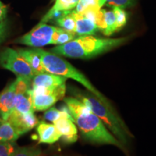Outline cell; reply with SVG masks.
<instances>
[{"label":"cell","mask_w":156,"mask_h":156,"mask_svg":"<svg viewBox=\"0 0 156 156\" xmlns=\"http://www.w3.org/2000/svg\"><path fill=\"white\" fill-rule=\"evenodd\" d=\"M31 93V91H30ZM66 93V84L41 94L32 95L33 108L34 112L46 111L54 106L58 101L64 98Z\"/></svg>","instance_id":"obj_8"},{"label":"cell","mask_w":156,"mask_h":156,"mask_svg":"<svg viewBox=\"0 0 156 156\" xmlns=\"http://www.w3.org/2000/svg\"><path fill=\"white\" fill-rule=\"evenodd\" d=\"M79 0H55L53 7L43 17L40 23H47L51 20L73 11L77 5Z\"/></svg>","instance_id":"obj_12"},{"label":"cell","mask_w":156,"mask_h":156,"mask_svg":"<svg viewBox=\"0 0 156 156\" xmlns=\"http://www.w3.org/2000/svg\"><path fill=\"white\" fill-rule=\"evenodd\" d=\"M0 66L11 71L17 77H23L32 80L35 74L32 68L21 56L18 51L6 47L0 51Z\"/></svg>","instance_id":"obj_6"},{"label":"cell","mask_w":156,"mask_h":156,"mask_svg":"<svg viewBox=\"0 0 156 156\" xmlns=\"http://www.w3.org/2000/svg\"><path fill=\"white\" fill-rule=\"evenodd\" d=\"M17 51L32 68L35 75L46 73V71L44 67L41 56L34 50V48H19Z\"/></svg>","instance_id":"obj_16"},{"label":"cell","mask_w":156,"mask_h":156,"mask_svg":"<svg viewBox=\"0 0 156 156\" xmlns=\"http://www.w3.org/2000/svg\"><path fill=\"white\" fill-rule=\"evenodd\" d=\"M2 119L1 117H0V122H2Z\"/></svg>","instance_id":"obj_28"},{"label":"cell","mask_w":156,"mask_h":156,"mask_svg":"<svg viewBox=\"0 0 156 156\" xmlns=\"http://www.w3.org/2000/svg\"><path fill=\"white\" fill-rule=\"evenodd\" d=\"M67 78L48 72L34 76L31 81V87H41L47 89H54L65 84Z\"/></svg>","instance_id":"obj_13"},{"label":"cell","mask_w":156,"mask_h":156,"mask_svg":"<svg viewBox=\"0 0 156 156\" xmlns=\"http://www.w3.org/2000/svg\"><path fill=\"white\" fill-rule=\"evenodd\" d=\"M36 132L38 136V143L53 144L61 138V134L54 124L39 122L36 126Z\"/></svg>","instance_id":"obj_15"},{"label":"cell","mask_w":156,"mask_h":156,"mask_svg":"<svg viewBox=\"0 0 156 156\" xmlns=\"http://www.w3.org/2000/svg\"><path fill=\"white\" fill-rule=\"evenodd\" d=\"M34 48L41 56L46 72L63 76L66 78H70L78 82L81 85H83L89 92L93 93L98 98L100 99L101 102H103L107 106L113 108L112 106H111L109 101L104 96V95H103L98 90L93 86V84L90 82L86 76L77 69H76L75 67H73L69 62L52 52L47 51L41 48Z\"/></svg>","instance_id":"obj_3"},{"label":"cell","mask_w":156,"mask_h":156,"mask_svg":"<svg viewBox=\"0 0 156 156\" xmlns=\"http://www.w3.org/2000/svg\"><path fill=\"white\" fill-rule=\"evenodd\" d=\"M127 37L117 38H97L93 35L77 36L64 44L57 45L51 52L69 58L87 59L118 47L127 41Z\"/></svg>","instance_id":"obj_1"},{"label":"cell","mask_w":156,"mask_h":156,"mask_svg":"<svg viewBox=\"0 0 156 156\" xmlns=\"http://www.w3.org/2000/svg\"><path fill=\"white\" fill-rule=\"evenodd\" d=\"M69 114H70V113L69 110H68L67 107L66 106V105H64V106H62L60 109H58L55 108V107L52 106L47 109V110H46L44 114V118L46 120L48 121V122L54 123L58 119H59L60 117Z\"/></svg>","instance_id":"obj_22"},{"label":"cell","mask_w":156,"mask_h":156,"mask_svg":"<svg viewBox=\"0 0 156 156\" xmlns=\"http://www.w3.org/2000/svg\"><path fill=\"white\" fill-rule=\"evenodd\" d=\"M74 122L75 120L70 114L62 116L54 122L58 132L61 134L62 140L66 143H74L78 139L77 128Z\"/></svg>","instance_id":"obj_10"},{"label":"cell","mask_w":156,"mask_h":156,"mask_svg":"<svg viewBox=\"0 0 156 156\" xmlns=\"http://www.w3.org/2000/svg\"><path fill=\"white\" fill-rule=\"evenodd\" d=\"M76 23L75 34L77 36L94 35L98 31L97 26L92 19L85 12H76L71 11Z\"/></svg>","instance_id":"obj_14"},{"label":"cell","mask_w":156,"mask_h":156,"mask_svg":"<svg viewBox=\"0 0 156 156\" xmlns=\"http://www.w3.org/2000/svg\"><path fill=\"white\" fill-rule=\"evenodd\" d=\"M73 119L85 140L93 143L113 145L126 153L124 145L108 131L101 119L93 112Z\"/></svg>","instance_id":"obj_4"},{"label":"cell","mask_w":156,"mask_h":156,"mask_svg":"<svg viewBox=\"0 0 156 156\" xmlns=\"http://www.w3.org/2000/svg\"><path fill=\"white\" fill-rule=\"evenodd\" d=\"M58 27L49 25L47 23H40L30 32L20 37L15 43L25 45L33 48H41L54 44V36Z\"/></svg>","instance_id":"obj_7"},{"label":"cell","mask_w":156,"mask_h":156,"mask_svg":"<svg viewBox=\"0 0 156 156\" xmlns=\"http://www.w3.org/2000/svg\"><path fill=\"white\" fill-rule=\"evenodd\" d=\"M105 5L108 7H119L122 9L132 7L135 0H104Z\"/></svg>","instance_id":"obj_25"},{"label":"cell","mask_w":156,"mask_h":156,"mask_svg":"<svg viewBox=\"0 0 156 156\" xmlns=\"http://www.w3.org/2000/svg\"><path fill=\"white\" fill-rule=\"evenodd\" d=\"M73 93L77 98L90 108L93 114L101 119L106 127L112 131L123 145H127L129 138L132 137V135L114 108L107 106L90 92L85 93L73 89Z\"/></svg>","instance_id":"obj_2"},{"label":"cell","mask_w":156,"mask_h":156,"mask_svg":"<svg viewBox=\"0 0 156 156\" xmlns=\"http://www.w3.org/2000/svg\"><path fill=\"white\" fill-rule=\"evenodd\" d=\"M15 80L11 82L0 93V117L3 121L7 120L14 110Z\"/></svg>","instance_id":"obj_11"},{"label":"cell","mask_w":156,"mask_h":156,"mask_svg":"<svg viewBox=\"0 0 156 156\" xmlns=\"http://www.w3.org/2000/svg\"><path fill=\"white\" fill-rule=\"evenodd\" d=\"M21 135L17 130L5 120L0 123V142H15Z\"/></svg>","instance_id":"obj_19"},{"label":"cell","mask_w":156,"mask_h":156,"mask_svg":"<svg viewBox=\"0 0 156 156\" xmlns=\"http://www.w3.org/2000/svg\"><path fill=\"white\" fill-rule=\"evenodd\" d=\"M20 113H28L34 112L33 101L30 90L26 93H16L15 99L14 110Z\"/></svg>","instance_id":"obj_18"},{"label":"cell","mask_w":156,"mask_h":156,"mask_svg":"<svg viewBox=\"0 0 156 156\" xmlns=\"http://www.w3.org/2000/svg\"><path fill=\"white\" fill-rule=\"evenodd\" d=\"M13 156H44V154L36 147H18Z\"/></svg>","instance_id":"obj_23"},{"label":"cell","mask_w":156,"mask_h":156,"mask_svg":"<svg viewBox=\"0 0 156 156\" xmlns=\"http://www.w3.org/2000/svg\"><path fill=\"white\" fill-rule=\"evenodd\" d=\"M18 147L15 142H0V156H13Z\"/></svg>","instance_id":"obj_24"},{"label":"cell","mask_w":156,"mask_h":156,"mask_svg":"<svg viewBox=\"0 0 156 156\" xmlns=\"http://www.w3.org/2000/svg\"><path fill=\"white\" fill-rule=\"evenodd\" d=\"M0 122V123H1V122Z\"/></svg>","instance_id":"obj_29"},{"label":"cell","mask_w":156,"mask_h":156,"mask_svg":"<svg viewBox=\"0 0 156 156\" xmlns=\"http://www.w3.org/2000/svg\"><path fill=\"white\" fill-rule=\"evenodd\" d=\"M64 103L72 116L74 117L83 116L92 113V111L85 103L80 101L77 98L67 97L64 98Z\"/></svg>","instance_id":"obj_17"},{"label":"cell","mask_w":156,"mask_h":156,"mask_svg":"<svg viewBox=\"0 0 156 156\" xmlns=\"http://www.w3.org/2000/svg\"><path fill=\"white\" fill-rule=\"evenodd\" d=\"M9 33V24L7 20L0 23V44L5 40Z\"/></svg>","instance_id":"obj_26"},{"label":"cell","mask_w":156,"mask_h":156,"mask_svg":"<svg viewBox=\"0 0 156 156\" xmlns=\"http://www.w3.org/2000/svg\"><path fill=\"white\" fill-rule=\"evenodd\" d=\"M86 13L93 20L98 30L105 36H112L121 30L127 21V14L124 9L113 7L111 10L101 8L99 10H87Z\"/></svg>","instance_id":"obj_5"},{"label":"cell","mask_w":156,"mask_h":156,"mask_svg":"<svg viewBox=\"0 0 156 156\" xmlns=\"http://www.w3.org/2000/svg\"><path fill=\"white\" fill-rule=\"evenodd\" d=\"M7 6L5 4L2 2V1L0 0V23L3 22L4 20H5L6 17H7Z\"/></svg>","instance_id":"obj_27"},{"label":"cell","mask_w":156,"mask_h":156,"mask_svg":"<svg viewBox=\"0 0 156 156\" xmlns=\"http://www.w3.org/2000/svg\"><path fill=\"white\" fill-rule=\"evenodd\" d=\"M7 121L16 129L20 135L25 134L34 127H36L39 123L34 112L20 113L13 111Z\"/></svg>","instance_id":"obj_9"},{"label":"cell","mask_w":156,"mask_h":156,"mask_svg":"<svg viewBox=\"0 0 156 156\" xmlns=\"http://www.w3.org/2000/svg\"><path fill=\"white\" fill-rule=\"evenodd\" d=\"M56 24L59 28L64 30L69 31V32L75 33L76 31V23L75 19L74 17L72 12L67 13V14L63 15L58 17L55 20Z\"/></svg>","instance_id":"obj_21"},{"label":"cell","mask_w":156,"mask_h":156,"mask_svg":"<svg viewBox=\"0 0 156 156\" xmlns=\"http://www.w3.org/2000/svg\"><path fill=\"white\" fill-rule=\"evenodd\" d=\"M104 5V0H79V2L73 11L83 12L87 10H99Z\"/></svg>","instance_id":"obj_20"}]
</instances>
